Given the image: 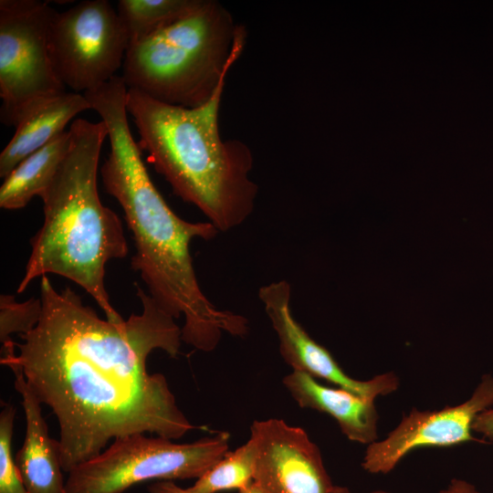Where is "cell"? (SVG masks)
<instances>
[{
    "mask_svg": "<svg viewBox=\"0 0 493 493\" xmlns=\"http://www.w3.org/2000/svg\"><path fill=\"white\" fill-rule=\"evenodd\" d=\"M42 313L40 298L32 297L16 302L14 295L0 296V341L3 345L13 340L14 333L26 334L36 328Z\"/></svg>",
    "mask_w": 493,
    "mask_h": 493,
    "instance_id": "obj_18",
    "label": "cell"
},
{
    "mask_svg": "<svg viewBox=\"0 0 493 493\" xmlns=\"http://www.w3.org/2000/svg\"><path fill=\"white\" fill-rule=\"evenodd\" d=\"M90 104L108 129L110 151L100 167L104 189L122 208L135 247L131 265L150 296L173 318L184 317L182 340L196 350H215L223 332L245 336L247 320L217 309L208 299L193 264L191 242L211 240L219 231L209 221L181 218L163 199L132 137L123 89L100 90Z\"/></svg>",
    "mask_w": 493,
    "mask_h": 493,
    "instance_id": "obj_2",
    "label": "cell"
},
{
    "mask_svg": "<svg viewBox=\"0 0 493 493\" xmlns=\"http://www.w3.org/2000/svg\"><path fill=\"white\" fill-rule=\"evenodd\" d=\"M472 431L493 441V408H488L477 415L472 424Z\"/></svg>",
    "mask_w": 493,
    "mask_h": 493,
    "instance_id": "obj_20",
    "label": "cell"
},
{
    "mask_svg": "<svg viewBox=\"0 0 493 493\" xmlns=\"http://www.w3.org/2000/svg\"><path fill=\"white\" fill-rule=\"evenodd\" d=\"M229 438L226 432L185 444L144 434L118 437L68 472L65 493H123L152 479H197L228 452Z\"/></svg>",
    "mask_w": 493,
    "mask_h": 493,
    "instance_id": "obj_6",
    "label": "cell"
},
{
    "mask_svg": "<svg viewBox=\"0 0 493 493\" xmlns=\"http://www.w3.org/2000/svg\"><path fill=\"white\" fill-rule=\"evenodd\" d=\"M493 405V376L485 374L469 399L439 410L413 408L385 438L367 446L362 467L371 474H387L412 450L425 446H451L476 439L472 424Z\"/></svg>",
    "mask_w": 493,
    "mask_h": 493,
    "instance_id": "obj_9",
    "label": "cell"
},
{
    "mask_svg": "<svg viewBox=\"0 0 493 493\" xmlns=\"http://www.w3.org/2000/svg\"><path fill=\"white\" fill-rule=\"evenodd\" d=\"M244 26L218 1L201 0L189 14L129 46L122 65L128 89L185 108L206 102L242 54Z\"/></svg>",
    "mask_w": 493,
    "mask_h": 493,
    "instance_id": "obj_5",
    "label": "cell"
},
{
    "mask_svg": "<svg viewBox=\"0 0 493 493\" xmlns=\"http://www.w3.org/2000/svg\"><path fill=\"white\" fill-rule=\"evenodd\" d=\"M69 144L70 132L65 131L20 162L4 178L0 187V207L5 210L21 209L33 197H40L51 183Z\"/></svg>",
    "mask_w": 493,
    "mask_h": 493,
    "instance_id": "obj_15",
    "label": "cell"
},
{
    "mask_svg": "<svg viewBox=\"0 0 493 493\" xmlns=\"http://www.w3.org/2000/svg\"><path fill=\"white\" fill-rule=\"evenodd\" d=\"M226 80L195 108L171 105L128 89L126 110L148 160L173 194L196 206L219 232L243 224L255 208L257 184L247 144L223 140L219 110Z\"/></svg>",
    "mask_w": 493,
    "mask_h": 493,
    "instance_id": "obj_3",
    "label": "cell"
},
{
    "mask_svg": "<svg viewBox=\"0 0 493 493\" xmlns=\"http://www.w3.org/2000/svg\"><path fill=\"white\" fill-rule=\"evenodd\" d=\"M201 0H119L117 13L130 45L171 26L193 11Z\"/></svg>",
    "mask_w": 493,
    "mask_h": 493,
    "instance_id": "obj_16",
    "label": "cell"
},
{
    "mask_svg": "<svg viewBox=\"0 0 493 493\" xmlns=\"http://www.w3.org/2000/svg\"><path fill=\"white\" fill-rule=\"evenodd\" d=\"M250 438L257 451L253 482L263 493H331L335 485L320 448L304 429L283 419L256 420Z\"/></svg>",
    "mask_w": 493,
    "mask_h": 493,
    "instance_id": "obj_10",
    "label": "cell"
},
{
    "mask_svg": "<svg viewBox=\"0 0 493 493\" xmlns=\"http://www.w3.org/2000/svg\"><path fill=\"white\" fill-rule=\"evenodd\" d=\"M89 109L83 93L66 91L32 110L17 124L0 154V177L5 178L20 162L64 132L75 116Z\"/></svg>",
    "mask_w": 493,
    "mask_h": 493,
    "instance_id": "obj_14",
    "label": "cell"
},
{
    "mask_svg": "<svg viewBox=\"0 0 493 493\" xmlns=\"http://www.w3.org/2000/svg\"><path fill=\"white\" fill-rule=\"evenodd\" d=\"M258 297L278 335L280 354L292 371L324 379L372 401L398 389L399 378L392 372L366 381L346 374L330 351L315 341L294 319L290 309L291 286L288 281L279 280L262 286L258 289Z\"/></svg>",
    "mask_w": 493,
    "mask_h": 493,
    "instance_id": "obj_11",
    "label": "cell"
},
{
    "mask_svg": "<svg viewBox=\"0 0 493 493\" xmlns=\"http://www.w3.org/2000/svg\"><path fill=\"white\" fill-rule=\"evenodd\" d=\"M70 144L51 183L40 195L44 222L30 240L31 252L17 293L47 274L64 277L85 289L113 323L125 320L113 308L105 287L111 259L129 252L119 215L105 206L97 185L100 154L108 137L104 121L76 119Z\"/></svg>",
    "mask_w": 493,
    "mask_h": 493,
    "instance_id": "obj_4",
    "label": "cell"
},
{
    "mask_svg": "<svg viewBox=\"0 0 493 493\" xmlns=\"http://www.w3.org/2000/svg\"><path fill=\"white\" fill-rule=\"evenodd\" d=\"M142 311L122 323L100 319L70 288L40 280L42 313L22 342L1 349L59 425L60 463L70 472L110 440L134 434L178 439L195 426L176 404L165 376L150 373L152 351L179 353L182 328L138 284Z\"/></svg>",
    "mask_w": 493,
    "mask_h": 493,
    "instance_id": "obj_1",
    "label": "cell"
},
{
    "mask_svg": "<svg viewBox=\"0 0 493 493\" xmlns=\"http://www.w3.org/2000/svg\"><path fill=\"white\" fill-rule=\"evenodd\" d=\"M15 374V388L22 396L26 435L15 461L27 493H65L59 441L53 439L42 414L41 403L27 384L22 368L5 364Z\"/></svg>",
    "mask_w": 493,
    "mask_h": 493,
    "instance_id": "obj_12",
    "label": "cell"
},
{
    "mask_svg": "<svg viewBox=\"0 0 493 493\" xmlns=\"http://www.w3.org/2000/svg\"><path fill=\"white\" fill-rule=\"evenodd\" d=\"M257 451L254 441L247 442L234 451L227 452L222 459L209 468L190 488L188 493H217L225 490H240L253 481Z\"/></svg>",
    "mask_w": 493,
    "mask_h": 493,
    "instance_id": "obj_17",
    "label": "cell"
},
{
    "mask_svg": "<svg viewBox=\"0 0 493 493\" xmlns=\"http://www.w3.org/2000/svg\"><path fill=\"white\" fill-rule=\"evenodd\" d=\"M331 493H352L349 488H345V487H341V486H334ZM370 493H388L387 491L385 490H382V489H377V490H373Z\"/></svg>",
    "mask_w": 493,
    "mask_h": 493,
    "instance_id": "obj_23",
    "label": "cell"
},
{
    "mask_svg": "<svg viewBox=\"0 0 493 493\" xmlns=\"http://www.w3.org/2000/svg\"><path fill=\"white\" fill-rule=\"evenodd\" d=\"M55 11L47 1L0 0V121L6 126L66 92L48 51Z\"/></svg>",
    "mask_w": 493,
    "mask_h": 493,
    "instance_id": "obj_7",
    "label": "cell"
},
{
    "mask_svg": "<svg viewBox=\"0 0 493 493\" xmlns=\"http://www.w3.org/2000/svg\"><path fill=\"white\" fill-rule=\"evenodd\" d=\"M150 493H188L172 481L155 483L149 488Z\"/></svg>",
    "mask_w": 493,
    "mask_h": 493,
    "instance_id": "obj_22",
    "label": "cell"
},
{
    "mask_svg": "<svg viewBox=\"0 0 493 493\" xmlns=\"http://www.w3.org/2000/svg\"><path fill=\"white\" fill-rule=\"evenodd\" d=\"M0 413V493H27L12 455L15 407L1 403Z\"/></svg>",
    "mask_w": 493,
    "mask_h": 493,
    "instance_id": "obj_19",
    "label": "cell"
},
{
    "mask_svg": "<svg viewBox=\"0 0 493 493\" xmlns=\"http://www.w3.org/2000/svg\"><path fill=\"white\" fill-rule=\"evenodd\" d=\"M282 383L299 407L330 415L349 440L367 446L378 440L379 414L374 401L322 385L299 371H292Z\"/></svg>",
    "mask_w": 493,
    "mask_h": 493,
    "instance_id": "obj_13",
    "label": "cell"
},
{
    "mask_svg": "<svg viewBox=\"0 0 493 493\" xmlns=\"http://www.w3.org/2000/svg\"><path fill=\"white\" fill-rule=\"evenodd\" d=\"M129 46L117 9L108 0H84L53 15L50 60L58 79L74 92L85 93L116 76Z\"/></svg>",
    "mask_w": 493,
    "mask_h": 493,
    "instance_id": "obj_8",
    "label": "cell"
},
{
    "mask_svg": "<svg viewBox=\"0 0 493 493\" xmlns=\"http://www.w3.org/2000/svg\"><path fill=\"white\" fill-rule=\"evenodd\" d=\"M238 493H263L260 488L252 481L247 487L238 490Z\"/></svg>",
    "mask_w": 493,
    "mask_h": 493,
    "instance_id": "obj_24",
    "label": "cell"
},
{
    "mask_svg": "<svg viewBox=\"0 0 493 493\" xmlns=\"http://www.w3.org/2000/svg\"><path fill=\"white\" fill-rule=\"evenodd\" d=\"M438 493H480L474 485L468 481L453 478L448 486Z\"/></svg>",
    "mask_w": 493,
    "mask_h": 493,
    "instance_id": "obj_21",
    "label": "cell"
}]
</instances>
